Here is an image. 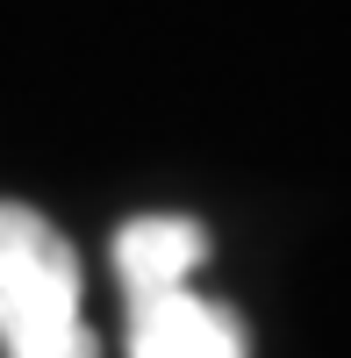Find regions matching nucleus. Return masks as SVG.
Segmentation results:
<instances>
[{
  "label": "nucleus",
  "instance_id": "1",
  "mask_svg": "<svg viewBox=\"0 0 351 358\" xmlns=\"http://www.w3.org/2000/svg\"><path fill=\"white\" fill-rule=\"evenodd\" d=\"M0 358H101L65 229L22 201H0Z\"/></svg>",
  "mask_w": 351,
  "mask_h": 358
},
{
  "label": "nucleus",
  "instance_id": "2",
  "mask_svg": "<svg viewBox=\"0 0 351 358\" xmlns=\"http://www.w3.org/2000/svg\"><path fill=\"white\" fill-rule=\"evenodd\" d=\"M129 358H251V337L237 308L194 287H158L129 294Z\"/></svg>",
  "mask_w": 351,
  "mask_h": 358
},
{
  "label": "nucleus",
  "instance_id": "3",
  "mask_svg": "<svg viewBox=\"0 0 351 358\" xmlns=\"http://www.w3.org/2000/svg\"><path fill=\"white\" fill-rule=\"evenodd\" d=\"M208 265V229L194 215H129L115 229V273L122 294H158V287H187Z\"/></svg>",
  "mask_w": 351,
  "mask_h": 358
}]
</instances>
